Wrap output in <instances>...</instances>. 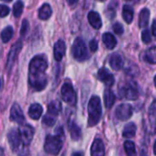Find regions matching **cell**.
Here are the masks:
<instances>
[{"label":"cell","instance_id":"obj_27","mask_svg":"<svg viewBox=\"0 0 156 156\" xmlns=\"http://www.w3.org/2000/svg\"><path fill=\"white\" fill-rule=\"evenodd\" d=\"M124 149H125L127 156H137L136 147H135V144L133 141L126 140L124 142Z\"/></svg>","mask_w":156,"mask_h":156},{"label":"cell","instance_id":"obj_18","mask_svg":"<svg viewBox=\"0 0 156 156\" xmlns=\"http://www.w3.org/2000/svg\"><path fill=\"white\" fill-rule=\"evenodd\" d=\"M116 100V97L115 94L113 93V91L109 88H107L104 92V103H105V107L109 109L113 107L114 103Z\"/></svg>","mask_w":156,"mask_h":156},{"label":"cell","instance_id":"obj_28","mask_svg":"<svg viewBox=\"0 0 156 156\" xmlns=\"http://www.w3.org/2000/svg\"><path fill=\"white\" fill-rule=\"evenodd\" d=\"M145 60L151 64L156 63V47L150 48L145 53Z\"/></svg>","mask_w":156,"mask_h":156},{"label":"cell","instance_id":"obj_6","mask_svg":"<svg viewBox=\"0 0 156 156\" xmlns=\"http://www.w3.org/2000/svg\"><path fill=\"white\" fill-rule=\"evenodd\" d=\"M21 142L24 146H29L34 136V129L28 124H22L19 129Z\"/></svg>","mask_w":156,"mask_h":156},{"label":"cell","instance_id":"obj_2","mask_svg":"<svg viewBox=\"0 0 156 156\" xmlns=\"http://www.w3.org/2000/svg\"><path fill=\"white\" fill-rule=\"evenodd\" d=\"M102 116V106L99 97L93 96L88 103V127L96 126Z\"/></svg>","mask_w":156,"mask_h":156},{"label":"cell","instance_id":"obj_7","mask_svg":"<svg viewBox=\"0 0 156 156\" xmlns=\"http://www.w3.org/2000/svg\"><path fill=\"white\" fill-rule=\"evenodd\" d=\"M132 113H133V109L129 104H121L116 108V111H115L116 118L122 121L130 119L132 116Z\"/></svg>","mask_w":156,"mask_h":156},{"label":"cell","instance_id":"obj_45","mask_svg":"<svg viewBox=\"0 0 156 156\" xmlns=\"http://www.w3.org/2000/svg\"><path fill=\"white\" fill-rule=\"evenodd\" d=\"M133 1H137V0H133Z\"/></svg>","mask_w":156,"mask_h":156},{"label":"cell","instance_id":"obj_20","mask_svg":"<svg viewBox=\"0 0 156 156\" xmlns=\"http://www.w3.org/2000/svg\"><path fill=\"white\" fill-rule=\"evenodd\" d=\"M69 129H70V133H71V137H72L73 140H78L80 139L82 131H81V129L79 128V126H78L75 122H73V121L69 122Z\"/></svg>","mask_w":156,"mask_h":156},{"label":"cell","instance_id":"obj_3","mask_svg":"<svg viewBox=\"0 0 156 156\" xmlns=\"http://www.w3.org/2000/svg\"><path fill=\"white\" fill-rule=\"evenodd\" d=\"M62 136L48 135L44 142V150L48 154L57 156L62 148Z\"/></svg>","mask_w":156,"mask_h":156},{"label":"cell","instance_id":"obj_15","mask_svg":"<svg viewBox=\"0 0 156 156\" xmlns=\"http://www.w3.org/2000/svg\"><path fill=\"white\" fill-rule=\"evenodd\" d=\"M87 19H88V21H89L90 25L94 29L99 30L102 27V20H101V18H100V16H99V14L98 12L90 11L88 13Z\"/></svg>","mask_w":156,"mask_h":156},{"label":"cell","instance_id":"obj_35","mask_svg":"<svg viewBox=\"0 0 156 156\" xmlns=\"http://www.w3.org/2000/svg\"><path fill=\"white\" fill-rule=\"evenodd\" d=\"M89 48L91 50L92 52H95L97 51V50L98 49V41L97 40H92L90 42H89Z\"/></svg>","mask_w":156,"mask_h":156},{"label":"cell","instance_id":"obj_9","mask_svg":"<svg viewBox=\"0 0 156 156\" xmlns=\"http://www.w3.org/2000/svg\"><path fill=\"white\" fill-rule=\"evenodd\" d=\"M8 140H9L11 150L14 151H17L20 146V144L22 143L20 135V131L16 129H12L9 130V132L8 134Z\"/></svg>","mask_w":156,"mask_h":156},{"label":"cell","instance_id":"obj_32","mask_svg":"<svg viewBox=\"0 0 156 156\" xmlns=\"http://www.w3.org/2000/svg\"><path fill=\"white\" fill-rule=\"evenodd\" d=\"M29 30H30V24H29V22H28L27 20H24L22 21V25H21V29H20L21 37H24L28 33Z\"/></svg>","mask_w":156,"mask_h":156},{"label":"cell","instance_id":"obj_26","mask_svg":"<svg viewBox=\"0 0 156 156\" xmlns=\"http://www.w3.org/2000/svg\"><path fill=\"white\" fill-rule=\"evenodd\" d=\"M13 34H14L13 28L10 27V26H8V27L5 28V29L2 30V32H1V40H2V41H3L4 43L9 42V41L11 40Z\"/></svg>","mask_w":156,"mask_h":156},{"label":"cell","instance_id":"obj_23","mask_svg":"<svg viewBox=\"0 0 156 156\" xmlns=\"http://www.w3.org/2000/svg\"><path fill=\"white\" fill-rule=\"evenodd\" d=\"M62 110V104L59 100H53L48 105V113L57 117Z\"/></svg>","mask_w":156,"mask_h":156},{"label":"cell","instance_id":"obj_14","mask_svg":"<svg viewBox=\"0 0 156 156\" xmlns=\"http://www.w3.org/2000/svg\"><path fill=\"white\" fill-rule=\"evenodd\" d=\"M65 51H66V46L63 41L59 40L58 41H56V43L54 44V48H53V55H54V59L57 62H60L62 57L65 54Z\"/></svg>","mask_w":156,"mask_h":156},{"label":"cell","instance_id":"obj_21","mask_svg":"<svg viewBox=\"0 0 156 156\" xmlns=\"http://www.w3.org/2000/svg\"><path fill=\"white\" fill-rule=\"evenodd\" d=\"M136 129H137L136 125L133 122H129V123L126 124V126L124 127L122 135L124 138H127V139L133 138L136 134Z\"/></svg>","mask_w":156,"mask_h":156},{"label":"cell","instance_id":"obj_5","mask_svg":"<svg viewBox=\"0 0 156 156\" xmlns=\"http://www.w3.org/2000/svg\"><path fill=\"white\" fill-rule=\"evenodd\" d=\"M61 94H62V98L64 102H66L70 105L75 104L76 95H75L74 89L73 87V85L70 82H65L63 84V86L62 87Z\"/></svg>","mask_w":156,"mask_h":156},{"label":"cell","instance_id":"obj_11","mask_svg":"<svg viewBox=\"0 0 156 156\" xmlns=\"http://www.w3.org/2000/svg\"><path fill=\"white\" fill-rule=\"evenodd\" d=\"M120 95L128 100H136L139 97L138 90L132 85H125L120 88Z\"/></svg>","mask_w":156,"mask_h":156},{"label":"cell","instance_id":"obj_39","mask_svg":"<svg viewBox=\"0 0 156 156\" xmlns=\"http://www.w3.org/2000/svg\"><path fill=\"white\" fill-rule=\"evenodd\" d=\"M0 156H5V152H4V150L0 147Z\"/></svg>","mask_w":156,"mask_h":156},{"label":"cell","instance_id":"obj_24","mask_svg":"<svg viewBox=\"0 0 156 156\" xmlns=\"http://www.w3.org/2000/svg\"><path fill=\"white\" fill-rule=\"evenodd\" d=\"M150 19V10L148 9H143L139 16V26L140 28H145L148 26Z\"/></svg>","mask_w":156,"mask_h":156},{"label":"cell","instance_id":"obj_40","mask_svg":"<svg viewBox=\"0 0 156 156\" xmlns=\"http://www.w3.org/2000/svg\"><path fill=\"white\" fill-rule=\"evenodd\" d=\"M153 152H154V154L156 155V140H155V142H154V144H153Z\"/></svg>","mask_w":156,"mask_h":156},{"label":"cell","instance_id":"obj_43","mask_svg":"<svg viewBox=\"0 0 156 156\" xmlns=\"http://www.w3.org/2000/svg\"><path fill=\"white\" fill-rule=\"evenodd\" d=\"M98 1H101L102 2V1H106V0H98Z\"/></svg>","mask_w":156,"mask_h":156},{"label":"cell","instance_id":"obj_25","mask_svg":"<svg viewBox=\"0 0 156 156\" xmlns=\"http://www.w3.org/2000/svg\"><path fill=\"white\" fill-rule=\"evenodd\" d=\"M133 15H134V11L132 8L130 6L125 5L122 9V17H123V20L126 21V23L130 24L132 22Z\"/></svg>","mask_w":156,"mask_h":156},{"label":"cell","instance_id":"obj_13","mask_svg":"<svg viewBox=\"0 0 156 156\" xmlns=\"http://www.w3.org/2000/svg\"><path fill=\"white\" fill-rule=\"evenodd\" d=\"M90 153L91 156H105V146L101 139H95L91 146Z\"/></svg>","mask_w":156,"mask_h":156},{"label":"cell","instance_id":"obj_38","mask_svg":"<svg viewBox=\"0 0 156 156\" xmlns=\"http://www.w3.org/2000/svg\"><path fill=\"white\" fill-rule=\"evenodd\" d=\"M72 156H83V153L80 151H75L72 154Z\"/></svg>","mask_w":156,"mask_h":156},{"label":"cell","instance_id":"obj_44","mask_svg":"<svg viewBox=\"0 0 156 156\" xmlns=\"http://www.w3.org/2000/svg\"><path fill=\"white\" fill-rule=\"evenodd\" d=\"M0 87H1V81H0Z\"/></svg>","mask_w":156,"mask_h":156},{"label":"cell","instance_id":"obj_33","mask_svg":"<svg viewBox=\"0 0 156 156\" xmlns=\"http://www.w3.org/2000/svg\"><path fill=\"white\" fill-rule=\"evenodd\" d=\"M113 30H114V32H115L116 34H118V35H121V34L124 32L123 26H122L120 23H119V22H117V23H115V24L113 25Z\"/></svg>","mask_w":156,"mask_h":156},{"label":"cell","instance_id":"obj_30","mask_svg":"<svg viewBox=\"0 0 156 156\" xmlns=\"http://www.w3.org/2000/svg\"><path fill=\"white\" fill-rule=\"evenodd\" d=\"M56 122V117L53 116V115H51V114H47L43 117L42 119V123L48 127H51L55 124Z\"/></svg>","mask_w":156,"mask_h":156},{"label":"cell","instance_id":"obj_36","mask_svg":"<svg viewBox=\"0 0 156 156\" xmlns=\"http://www.w3.org/2000/svg\"><path fill=\"white\" fill-rule=\"evenodd\" d=\"M151 33L153 36L156 37V20H153L152 25H151Z\"/></svg>","mask_w":156,"mask_h":156},{"label":"cell","instance_id":"obj_8","mask_svg":"<svg viewBox=\"0 0 156 156\" xmlns=\"http://www.w3.org/2000/svg\"><path fill=\"white\" fill-rule=\"evenodd\" d=\"M21 48H22V41L20 40H19L12 46V48H11V50H10V51L9 53L8 61H7V68H8V70H10L13 67V65H14V63H15V62L17 60V57H18Z\"/></svg>","mask_w":156,"mask_h":156},{"label":"cell","instance_id":"obj_22","mask_svg":"<svg viewBox=\"0 0 156 156\" xmlns=\"http://www.w3.org/2000/svg\"><path fill=\"white\" fill-rule=\"evenodd\" d=\"M51 14H52V10L49 4H43L39 9V18L42 20H46L50 19Z\"/></svg>","mask_w":156,"mask_h":156},{"label":"cell","instance_id":"obj_46","mask_svg":"<svg viewBox=\"0 0 156 156\" xmlns=\"http://www.w3.org/2000/svg\"><path fill=\"white\" fill-rule=\"evenodd\" d=\"M63 156H64V155H63Z\"/></svg>","mask_w":156,"mask_h":156},{"label":"cell","instance_id":"obj_12","mask_svg":"<svg viewBox=\"0 0 156 156\" xmlns=\"http://www.w3.org/2000/svg\"><path fill=\"white\" fill-rule=\"evenodd\" d=\"M10 120L17 122L20 125L24 124L25 122V117L23 114V111L21 109V108L20 107V105L18 104H14L11 108L10 110Z\"/></svg>","mask_w":156,"mask_h":156},{"label":"cell","instance_id":"obj_37","mask_svg":"<svg viewBox=\"0 0 156 156\" xmlns=\"http://www.w3.org/2000/svg\"><path fill=\"white\" fill-rule=\"evenodd\" d=\"M67 2H68L69 6L73 7V6H75L78 3V0H67Z\"/></svg>","mask_w":156,"mask_h":156},{"label":"cell","instance_id":"obj_16","mask_svg":"<svg viewBox=\"0 0 156 156\" xmlns=\"http://www.w3.org/2000/svg\"><path fill=\"white\" fill-rule=\"evenodd\" d=\"M124 62L123 59L121 57V55H119V53H114L111 55L110 59H109V65L111 66V68L115 71H119L123 67Z\"/></svg>","mask_w":156,"mask_h":156},{"label":"cell","instance_id":"obj_19","mask_svg":"<svg viewBox=\"0 0 156 156\" xmlns=\"http://www.w3.org/2000/svg\"><path fill=\"white\" fill-rule=\"evenodd\" d=\"M102 41L105 44V46L108 49V50H112L116 47L117 45V40L116 38L109 32L104 33L102 36Z\"/></svg>","mask_w":156,"mask_h":156},{"label":"cell","instance_id":"obj_4","mask_svg":"<svg viewBox=\"0 0 156 156\" xmlns=\"http://www.w3.org/2000/svg\"><path fill=\"white\" fill-rule=\"evenodd\" d=\"M73 56L78 62H85L88 59L89 54L85 41L81 38H76L72 47Z\"/></svg>","mask_w":156,"mask_h":156},{"label":"cell","instance_id":"obj_42","mask_svg":"<svg viewBox=\"0 0 156 156\" xmlns=\"http://www.w3.org/2000/svg\"><path fill=\"white\" fill-rule=\"evenodd\" d=\"M4 1H7V2H10V1H12V0H4Z\"/></svg>","mask_w":156,"mask_h":156},{"label":"cell","instance_id":"obj_31","mask_svg":"<svg viewBox=\"0 0 156 156\" xmlns=\"http://www.w3.org/2000/svg\"><path fill=\"white\" fill-rule=\"evenodd\" d=\"M141 40L143 43H150L151 41V32L149 30H144L141 32Z\"/></svg>","mask_w":156,"mask_h":156},{"label":"cell","instance_id":"obj_29","mask_svg":"<svg viewBox=\"0 0 156 156\" xmlns=\"http://www.w3.org/2000/svg\"><path fill=\"white\" fill-rule=\"evenodd\" d=\"M23 9H24V4L21 0H18V1L14 4L13 6V14L16 18H19L20 16H21L22 12H23Z\"/></svg>","mask_w":156,"mask_h":156},{"label":"cell","instance_id":"obj_34","mask_svg":"<svg viewBox=\"0 0 156 156\" xmlns=\"http://www.w3.org/2000/svg\"><path fill=\"white\" fill-rule=\"evenodd\" d=\"M9 14V9L5 5H0V18H4Z\"/></svg>","mask_w":156,"mask_h":156},{"label":"cell","instance_id":"obj_10","mask_svg":"<svg viewBox=\"0 0 156 156\" xmlns=\"http://www.w3.org/2000/svg\"><path fill=\"white\" fill-rule=\"evenodd\" d=\"M98 80L103 82L108 87H112L114 85V82H115V78H114L113 74L107 68H101L98 71Z\"/></svg>","mask_w":156,"mask_h":156},{"label":"cell","instance_id":"obj_17","mask_svg":"<svg viewBox=\"0 0 156 156\" xmlns=\"http://www.w3.org/2000/svg\"><path fill=\"white\" fill-rule=\"evenodd\" d=\"M42 112H43V108L38 103L32 104L29 108V116L32 119H35V120H38L41 117Z\"/></svg>","mask_w":156,"mask_h":156},{"label":"cell","instance_id":"obj_1","mask_svg":"<svg viewBox=\"0 0 156 156\" xmlns=\"http://www.w3.org/2000/svg\"><path fill=\"white\" fill-rule=\"evenodd\" d=\"M48 67L47 58L41 54L32 58L29 68V83L37 91L43 90L47 86L45 71Z\"/></svg>","mask_w":156,"mask_h":156},{"label":"cell","instance_id":"obj_41","mask_svg":"<svg viewBox=\"0 0 156 156\" xmlns=\"http://www.w3.org/2000/svg\"><path fill=\"white\" fill-rule=\"evenodd\" d=\"M153 81H154V86H155V87H156V75H155V77H154Z\"/></svg>","mask_w":156,"mask_h":156}]
</instances>
